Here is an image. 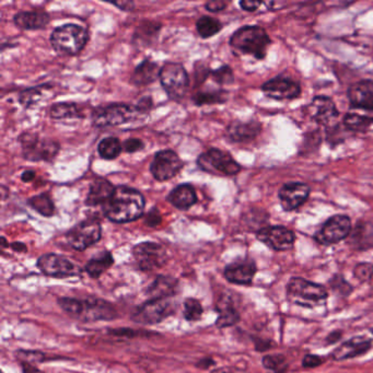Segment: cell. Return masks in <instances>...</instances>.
Segmentation results:
<instances>
[{
    "mask_svg": "<svg viewBox=\"0 0 373 373\" xmlns=\"http://www.w3.org/2000/svg\"><path fill=\"white\" fill-rule=\"evenodd\" d=\"M146 201L144 195L133 187H115L110 201L102 206L104 216L114 224H127L143 216Z\"/></svg>",
    "mask_w": 373,
    "mask_h": 373,
    "instance_id": "6da1fadb",
    "label": "cell"
},
{
    "mask_svg": "<svg viewBox=\"0 0 373 373\" xmlns=\"http://www.w3.org/2000/svg\"><path fill=\"white\" fill-rule=\"evenodd\" d=\"M57 303L67 315L82 322L112 321L118 315L112 303L99 298L63 297L57 300Z\"/></svg>",
    "mask_w": 373,
    "mask_h": 373,
    "instance_id": "7a4b0ae2",
    "label": "cell"
},
{
    "mask_svg": "<svg viewBox=\"0 0 373 373\" xmlns=\"http://www.w3.org/2000/svg\"><path fill=\"white\" fill-rule=\"evenodd\" d=\"M270 35L258 25H246L236 30L230 39V46L234 52L251 55L256 59H264L270 47Z\"/></svg>",
    "mask_w": 373,
    "mask_h": 373,
    "instance_id": "3957f363",
    "label": "cell"
},
{
    "mask_svg": "<svg viewBox=\"0 0 373 373\" xmlns=\"http://www.w3.org/2000/svg\"><path fill=\"white\" fill-rule=\"evenodd\" d=\"M49 41L55 52L67 56H75L86 47L89 41L88 30L74 23L64 25L53 31Z\"/></svg>",
    "mask_w": 373,
    "mask_h": 373,
    "instance_id": "277c9868",
    "label": "cell"
},
{
    "mask_svg": "<svg viewBox=\"0 0 373 373\" xmlns=\"http://www.w3.org/2000/svg\"><path fill=\"white\" fill-rule=\"evenodd\" d=\"M287 293L293 303L307 308L317 307L329 297L324 286L300 277H293L289 280Z\"/></svg>",
    "mask_w": 373,
    "mask_h": 373,
    "instance_id": "5b68a950",
    "label": "cell"
},
{
    "mask_svg": "<svg viewBox=\"0 0 373 373\" xmlns=\"http://www.w3.org/2000/svg\"><path fill=\"white\" fill-rule=\"evenodd\" d=\"M144 115L137 106L128 104L114 103L110 106H100L94 110V124L98 128L113 127V126L123 125L143 118Z\"/></svg>",
    "mask_w": 373,
    "mask_h": 373,
    "instance_id": "8992f818",
    "label": "cell"
},
{
    "mask_svg": "<svg viewBox=\"0 0 373 373\" xmlns=\"http://www.w3.org/2000/svg\"><path fill=\"white\" fill-rule=\"evenodd\" d=\"M159 80L170 99L182 100L189 89V77L182 64L170 62L160 69Z\"/></svg>",
    "mask_w": 373,
    "mask_h": 373,
    "instance_id": "52a82bcc",
    "label": "cell"
},
{
    "mask_svg": "<svg viewBox=\"0 0 373 373\" xmlns=\"http://www.w3.org/2000/svg\"><path fill=\"white\" fill-rule=\"evenodd\" d=\"M197 165L204 172L225 177H234L242 169L230 153L216 148H211L206 153H201L197 159Z\"/></svg>",
    "mask_w": 373,
    "mask_h": 373,
    "instance_id": "ba28073f",
    "label": "cell"
},
{
    "mask_svg": "<svg viewBox=\"0 0 373 373\" xmlns=\"http://www.w3.org/2000/svg\"><path fill=\"white\" fill-rule=\"evenodd\" d=\"M175 309L177 307L170 299H149L138 305L130 317L138 324L155 325L172 317Z\"/></svg>",
    "mask_w": 373,
    "mask_h": 373,
    "instance_id": "9c48e42d",
    "label": "cell"
},
{
    "mask_svg": "<svg viewBox=\"0 0 373 373\" xmlns=\"http://www.w3.org/2000/svg\"><path fill=\"white\" fill-rule=\"evenodd\" d=\"M20 144L23 146L25 159L29 161H47L52 163L59 153V145L52 139H42L35 134L25 133L20 136Z\"/></svg>",
    "mask_w": 373,
    "mask_h": 373,
    "instance_id": "30bf717a",
    "label": "cell"
},
{
    "mask_svg": "<svg viewBox=\"0 0 373 373\" xmlns=\"http://www.w3.org/2000/svg\"><path fill=\"white\" fill-rule=\"evenodd\" d=\"M133 258L141 272L160 270L167 263V250L151 241L136 244L133 248Z\"/></svg>",
    "mask_w": 373,
    "mask_h": 373,
    "instance_id": "8fae6325",
    "label": "cell"
},
{
    "mask_svg": "<svg viewBox=\"0 0 373 373\" xmlns=\"http://www.w3.org/2000/svg\"><path fill=\"white\" fill-rule=\"evenodd\" d=\"M102 236V228L96 219H87L72 227L66 234L67 244L76 251L87 250L98 244Z\"/></svg>",
    "mask_w": 373,
    "mask_h": 373,
    "instance_id": "7c38bea8",
    "label": "cell"
},
{
    "mask_svg": "<svg viewBox=\"0 0 373 373\" xmlns=\"http://www.w3.org/2000/svg\"><path fill=\"white\" fill-rule=\"evenodd\" d=\"M37 265L39 272L47 277H75L82 273V270L79 268V266L59 254L47 253L39 256Z\"/></svg>",
    "mask_w": 373,
    "mask_h": 373,
    "instance_id": "4fadbf2b",
    "label": "cell"
},
{
    "mask_svg": "<svg viewBox=\"0 0 373 373\" xmlns=\"http://www.w3.org/2000/svg\"><path fill=\"white\" fill-rule=\"evenodd\" d=\"M184 167L181 158L173 150H161L156 153L150 165V172L159 182L173 179Z\"/></svg>",
    "mask_w": 373,
    "mask_h": 373,
    "instance_id": "5bb4252c",
    "label": "cell"
},
{
    "mask_svg": "<svg viewBox=\"0 0 373 373\" xmlns=\"http://www.w3.org/2000/svg\"><path fill=\"white\" fill-rule=\"evenodd\" d=\"M351 231V221L348 216L336 215L331 217L315 234L317 244L331 246L346 239Z\"/></svg>",
    "mask_w": 373,
    "mask_h": 373,
    "instance_id": "9a60e30c",
    "label": "cell"
},
{
    "mask_svg": "<svg viewBox=\"0 0 373 373\" xmlns=\"http://www.w3.org/2000/svg\"><path fill=\"white\" fill-rule=\"evenodd\" d=\"M256 238L274 251L291 250L296 241L295 234L282 226L264 227L258 231Z\"/></svg>",
    "mask_w": 373,
    "mask_h": 373,
    "instance_id": "2e32d148",
    "label": "cell"
},
{
    "mask_svg": "<svg viewBox=\"0 0 373 373\" xmlns=\"http://www.w3.org/2000/svg\"><path fill=\"white\" fill-rule=\"evenodd\" d=\"M262 91L267 98L274 100H292L300 96L301 87L292 79L276 77L262 86Z\"/></svg>",
    "mask_w": 373,
    "mask_h": 373,
    "instance_id": "e0dca14e",
    "label": "cell"
},
{
    "mask_svg": "<svg viewBox=\"0 0 373 373\" xmlns=\"http://www.w3.org/2000/svg\"><path fill=\"white\" fill-rule=\"evenodd\" d=\"M311 189L305 183H287L279 189L280 205L285 211L296 210L305 204L309 198Z\"/></svg>",
    "mask_w": 373,
    "mask_h": 373,
    "instance_id": "ac0fdd59",
    "label": "cell"
},
{
    "mask_svg": "<svg viewBox=\"0 0 373 373\" xmlns=\"http://www.w3.org/2000/svg\"><path fill=\"white\" fill-rule=\"evenodd\" d=\"M307 108L309 110L308 114L311 120L327 127L333 125L339 115V110L335 106L334 102L329 96H315Z\"/></svg>",
    "mask_w": 373,
    "mask_h": 373,
    "instance_id": "d6986e66",
    "label": "cell"
},
{
    "mask_svg": "<svg viewBox=\"0 0 373 373\" xmlns=\"http://www.w3.org/2000/svg\"><path fill=\"white\" fill-rule=\"evenodd\" d=\"M258 268L255 262L251 258H242L229 264L225 268V278L236 285H250L253 282Z\"/></svg>",
    "mask_w": 373,
    "mask_h": 373,
    "instance_id": "ffe728a7",
    "label": "cell"
},
{
    "mask_svg": "<svg viewBox=\"0 0 373 373\" xmlns=\"http://www.w3.org/2000/svg\"><path fill=\"white\" fill-rule=\"evenodd\" d=\"M372 347V341L362 336L354 337L345 341L339 348L331 353L334 360L341 361L367 354Z\"/></svg>",
    "mask_w": 373,
    "mask_h": 373,
    "instance_id": "44dd1931",
    "label": "cell"
},
{
    "mask_svg": "<svg viewBox=\"0 0 373 373\" xmlns=\"http://www.w3.org/2000/svg\"><path fill=\"white\" fill-rule=\"evenodd\" d=\"M348 99L353 108L373 110V82L362 80L348 89Z\"/></svg>",
    "mask_w": 373,
    "mask_h": 373,
    "instance_id": "7402d4cb",
    "label": "cell"
},
{
    "mask_svg": "<svg viewBox=\"0 0 373 373\" xmlns=\"http://www.w3.org/2000/svg\"><path fill=\"white\" fill-rule=\"evenodd\" d=\"M262 130V125L258 120L250 122H232L227 127V136L234 143H246L255 139Z\"/></svg>",
    "mask_w": 373,
    "mask_h": 373,
    "instance_id": "603a6c76",
    "label": "cell"
},
{
    "mask_svg": "<svg viewBox=\"0 0 373 373\" xmlns=\"http://www.w3.org/2000/svg\"><path fill=\"white\" fill-rule=\"evenodd\" d=\"M114 191H115V187L108 179H104V177H96L94 179V182L90 184L88 196L86 199L87 206L96 207L99 205L103 206L106 203L110 201Z\"/></svg>",
    "mask_w": 373,
    "mask_h": 373,
    "instance_id": "cb8c5ba5",
    "label": "cell"
},
{
    "mask_svg": "<svg viewBox=\"0 0 373 373\" xmlns=\"http://www.w3.org/2000/svg\"><path fill=\"white\" fill-rule=\"evenodd\" d=\"M179 290V282L171 276L159 275L148 287L149 299H170L175 297Z\"/></svg>",
    "mask_w": 373,
    "mask_h": 373,
    "instance_id": "d4e9b609",
    "label": "cell"
},
{
    "mask_svg": "<svg viewBox=\"0 0 373 373\" xmlns=\"http://www.w3.org/2000/svg\"><path fill=\"white\" fill-rule=\"evenodd\" d=\"M51 21L49 13L43 10L37 11H20L13 17V23L18 27L27 31L44 29Z\"/></svg>",
    "mask_w": 373,
    "mask_h": 373,
    "instance_id": "484cf974",
    "label": "cell"
},
{
    "mask_svg": "<svg viewBox=\"0 0 373 373\" xmlns=\"http://www.w3.org/2000/svg\"><path fill=\"white\" fill-rule=\"evenodd\" d=\"M167 201L179 210H189L196 204V191L191 184H179L170 191Z\"/></svg>",
    "mask_w": 373,
    "mask_h": 373,
    "instance_id": "4316f807",
    "label": "cell"
},
{
    "mask_svg": "<svg viewBox=\"0 0 373 373\" xmlns=\"http://www.w3.org/2000/svg\"><path fill=\"white\" fill-rule=\"evenodd\" d=\"M159 66L157 63L145 59L141 64L138 65L130 77V82L136 87H145L153 82L159 78Z\"/></svg>",
    "mask_w": 373,
    "mask_h": 373,
    "instance_id": "83f0119b",
    "label": "cell"
},
{
    "mask_svg": "<svg viewBox=\"0 0 373 373\" xmlns=\"http://www.w3.org/2000/svg\"><path fill=\"white\" fill-rule=\"evenodd\" d=\"M114 264V258L108 251H103L87 262L84 270L90 277L98 279Z\"/></svg>",
    "mask_w": 373,
    "mask_h": 373,
    "instance_id": "f1b7e54d",
    "label": "cell"
},
{
    "mask_svg": "<svg viewBox=\"0 0 373 373\" xmlns=\"http://www.w3.org/2000/svg\"><path fill=\"white\" fill-rule=\"evenodd\" d=\"M217 312H218V317H217L216 325L219 329L234 327L240 321V313L231 301H221L218 303Z\"/></svg>",
    "mask_w": 373,
    "mask_h": 373,
    "instance_id": "f546056e",
    "label": "cell"
},
{
    "mask_svg": "<svg viewBox=\"0 0 373 373\" xmlns=\"http://www.w3.org/2000/svg\"><path fill=\"white\" fill-rule=\"evenodd\" d=\"M51 118L55 120H67L84 118V115L77 104L64 102L53 106L51 108Z\"/></svg>",
    "mask_w": 373,
    "mask_h": 373,
    "instance_id": "4dcf8cb0",
    "label": "cell"
},
{
    "mask_svg": "<svg viewBox=\"0 0 373 373\" xmlns=\"http://www.w3.org/2000/svg\"><path fill=\"white\" fill-rule=\"evenodd\" d=\"M228 94L224 90H199L193 96V101L196 106H206V104H221L226 102Z\"/></svg>",
    "mask_w": 373,
    "mask_h": 373,
    "instance_id": "1f68e13d",
    "label": "cell"
},
{
    "mask_svg": "<svg viewBox=\"0 0 373 373\" xmlns=\"http://www.w3.org/2000/svg\"><path fill=\"white\" fill-rule=\"evenodd\" d=\"M123 151V145L118 138L106 137L101 140L98 146V153L101 158L106 160H114Z\"/></svg>",
    "mask_w": 373,
    "mask_h": 373,
    "instance_id": "d6a6232c",
    "label": "cell"
},
{
    "mask_svg": "<svg viewBox=\"0 0 373 373\" xmlns=\"http://www.w3.org/2000/svg\"><path fill=\"white\" fill-rule=\"evenodd\" d=\"M27 205L42 216L52 217L55 214L54 203L47 194L35 195L27 199Z\"/></svg>",
    "mask_w": 373,
    "mask_h": 373,
    "instance_id": "836d02e7",
    "label": "cell"
},
{
    "mask_svg": "<svg viewBox=\"0 0 373 373\" xmlns=\"http://www.w3.org/2000/svg\"><path fill=\"white\" fill-rule=\"evenodd\" d=\"M222 29L219 20L215 18L204 15V17L199 18L196 23L197 33L201 39H209V37H214L217 33L220 32Z\"/></svg>",
    "mask_w": 373,
    "mask_h": 373,
    "instance_id": "e575fe53",
    "label": "cell"
},
{
    "mask_svg": "<svg viewBox=\"0 0 373 373\" xmlns=\"http://www.w3.org/2000/svg\"><path fill=\"white\" fill-rule=\"evenodd\" d=\"M49 89V86L33 87V88L27 89L25 91L21 92L19 96V102L23 104V108H31L39 103L42 100L45 91Z\"/></svg>",
    "mask_w": 373,
    "mask_h": 373,
    "instance_id": "d590c367",
    "label": "cell"
},
{
    "mask_svg": "<svg viewBox=\"0 0 373 373\" xmlns=\"http://www.w3.org/2000/svg\"><path fill=\"white\" fill-rule=\"evenodd\" d=\"M373 124V118L358 115V114H346L344 118L345 127L351 132L361 133L368 129Z\"/></svg>",
    "mask_w": 373,
    "mask_h": 373,
    "instance_id": "8d00e7d4",
    "label": "cell"
},
{
    "mask_svg": "<svg viewBox=\"0 0 373 373\" xmlns=\"http://www.w3.org/2000/svg\"><path fill=\"white\" fill-rule=\"evenodd\" d=\"M204 315V308L199 300L195 298H187L184 301L183 317L187 322H197Z\"/></svg>",
    "mask_w": 373,
    "mask_h": 373,
    "instance_id": "74e56055",
    "label": "cell"
},
{
    "mask_svg": "<svg viewBox=\"0 0 373 373\" xmlns=\"http://www.w3.org/2000/svg\"><path fill=\"white\" fill-rule=\"evenodd\" d=\"M263 366L275 373H286L288 369L287 360L282 355H267L263 358Z\"/></svg>",
    "mask_w": 373,
    "mask_h": 373,
    "instance_id": "f35d334b",
    "label": "cell"
},
{
    "mask_svg": "<svg viewBox=\"0 0 373 373\" xmlns=\"http://www.w3.org/2000/svg\"><path fill=\"white\" fill-rule=\"evenodd\" d=\"M209 77H211L213 80L220 86H227L234 82V72L229 66H222L216 70H210Z\"/></svg>",
    "mask_w": 373,
    "mask_h": 373,
    "instance_id": "ab89813d",
    "label": "cell"
},
{
    "mask_svg": "<svg viewBox=\"0 0 373 373\" xmlns=\"http://www.w3.org/2000/svg\"><path fill=\"white\" fill-rule=\"evenodd\" d=\"M161 25L157 23H151V21H145L138 27L137 31L135 33V37H139L140 41L144 39H149L151 37H155L159 33Z\"/></svg>",
    "mask_w": 373,
    "mask_h": 373,
    "instance_id": "60d3db41",
    "label": "cell"
},
{
    "mask_svg": "<svg viewBox=\"0 0 373 373\" xmlns=\"http://www.w3.org/2000/svg\"><path fill=\"white\" fill-rule=\"evenodd\" d=\"M354 275L359 282H369L373 277V264L360 263L356 265L354 270Z\"/></svg>",
    "mask_w": 373,
    "mask_h": 373,
    "instance_id": "b9f144b4",
    "label": "cell"
},
{
    "mask_svg": "<svg viewBox=\"0 0 373 373\" xmlns=\"http://www.w3.org/2000/svg\"><path fill=\"white\" fill-rule=\"evenodd\" d=\"M144 147H145V144L143 143V140L137 139V138H130L123 144V149L128 153H137L139 150H143Z\"/></svg>",
    "mask_w": 373,
    "mask_h": 373,
    "instance_id": "7bdbcfd3",
    "label": "cell"
},
{
    "mask_svg": "<svg viewBox=\"0 0 373 373\" xmlns=\"http://www.w3.org/2000/svg\"><path fill=\"white\" fill-rule=\"evenodd\" d=\"M163 218H161V215H160L159 210L156 208L151 209V210L148 213L147 216H146L145 224L148 227H157L161 224Z\"/></svg>",
    "mask_w": 373,
    "mask_h": 373,
    "instance_id": "ee69618b",
    "label": "cell"
},
{
    "mask_svg": "<svg viewBox=\"0 0 373 373\" xmlns=\"http://www.w3.org/2000/svg\"><path fill=\"white\" fill-rule=\"evenodd\" d=\"M323 364V358H321L317 355H305L303 361H302V366L305 368H317Z\"/></svg>",
    "mask_w": 373,
    "mask_h": 373,
    "instance_id": "f6af8a7d",
    "label": "cell"
},
{
    "mask_svg": "<svg viewBox=\"0 0 373 373\" xmlns=\"http://www.w3.org/2000/svg\"><path fill=\"white\" fill-rule=\"evenodd\" d=\"M153 103L151 98H150V96H146V98L141 99L136 106H137L138 110L146 116L149 113L150 110L153 108Z\"/></svg>",
    "mask_w": 373,
    "mask_h": 373,
    "instance_id": "bcb514c9",
    "label": "cell"
},
{
    "mask_svg": "<svg viewBox=\"0 0 373 373\" xmlns=\"http://www.w3.org/2000/svg\"><path fill=\"white\" fill-rule=\"evenodd\" d=\"M137 333L138 331L127 329V327H125V329H110V331H108V334L118 337H133L134 335L137 334Z\"/></svg>",
    "mask_w": 373,
    "mask_h": 373,
    "instance_id": "7dc6e473",
    "label": "cell"
},
{
    "mask_svg": "<svg viewBox=\"0 0 373 373\" xmlns=\"http://www.w3.org/2000/svg\"><path fill=\"white\" fill-rule=\"evenodd\" d=\"M227 5H228V4L225 3V1H210V3H207L206 5H205V8H206L208 11H210V13H216L226 9Z\"/></svg>",
    "mask_w": 373,
    "mask_h": 373,
    "instance_id": "c3c4849f",
    "label": "cell"
},
{
    "mask_svg": "<svg viewBox=\"0 0 373 373\" xmlns=\"http://www.w3.org/2000/svg\"><path fill=\"white\" fill-rule=\"evenodd\" d=\"M262 5L263 3H260V1H241L240 3L241 8L246 11H250V13H254Z\"/></svg>",
    "mask_w": 373,
    "mask_h": 373,
    "instance_id": "681fc988",
    "label": "cell"
},
{
    "mask_svg": "<svg viewBox=\"0 0 373 373\" xmlns=\"http://www.w3.org/2000/svg\"><path fill=\"white\" fill-rule=\"evenodd\" d=\"M214 359L211 357H206V358L201 359V360L197 361L196 367L198 369H203V370H207V369L210 368V367L215 366Z\"/></svg>",
    "mask_w": 373,
    "mask_h": 373,
    "instance_id": "f907efd6",
    "label": "cell"
},
{
    "mask_svg": "<svg viewBox=\"0 0 373 373\" xmlns=\"http://www.w3.org/2000/svg\"><path fill=\"white\" fill-rule=\"evenodd\" d=\"M110 4L120 8V10H124V11H133L134 8H135V4L132 3V1H120V3Z\"/></svg>",
    "mask_w": 373,
    "mask_h": 373,
    "instance_id": "816d5d0a",
    "label": "cell"
},
{
    "mask_svg": "<svg viewBox=\"0 0 373 373\" xmlns=\"http://www.w3.org/2000/svg\"><path fill=\"white\" fill-rule=\"evenodd\" d=\"M211 373H246L244 371L240 370L234 367H222V368L216 369V370L211 371Z\"/></svg>",
    "mask_w": 373,
    "mask_h": 373,
    "instance_id": "f5cc1de1",
    "label": "cell"
},
{
    "mask_svg": "<svg viewBox=\"0 0 373 373\" xmlns=\"http://www.w3.org/2000/svg\"><path fill=\"white\" fill-rule=\"evenodd\" d=\"M35 175H37L35 171H33V170H27V171H25V172L23 173V175H21V179H23V182L25 183L32 182L33 179H35Z\"/></svg>",
    "mask_w": 373,
    "mask_h": 373,
    "instance_id": "db71d44e",
    "label": "cell"
},
{
    "mask_svg": "<svg viewBox=\"0 0 373 373\" xmlns=\"http://www.w3.org/2000/svg\"><path fill=\"white\" fill-rule=\"evenodd\" d=\"M10 248H13L15 252H18V253H25L27 251V246L23 242H13V244H10Z\"/></svg>",
    "mask_w": 373,
    "mask_h": 373,
    "instance_id": "11a10c76",
    "label": "cell"
},
{
    "mask_svg": "<svg viewBox=\"0 0 373 373\" xmlns=\"http://www.w3.org/2000/svg\"><path fill=\"white\" fill-rule=\"evenodd\" d=\"M341 337V331H333L331 334L327 336V341L329 344H335L337 341H339Z\"/></svg>",
    "mask_w": 373,
    "mask_h": 373,
    "instance_id": "9f6ffc18",
    "label": "cell"
},
{
    "mask_svg": "<svg viewBox=\"0 0 373 373\" xmlns=\"http://www.w3.org/2000/svg\"><path fill=\"white\" fill-rule=\"evenodd\" d=\"M23 367V373H39V369L32 365L21 364Z\"/></svg>",
    "mask_w": 373,
    "mask_h": 373,
    "instance_id": "6f0895ef",
    "label": "cell"
},
{
    "mask_svg": "<svg viewBox=\"0 0 373 373\" xmlns=\"http://www.w3.org/2000/svg\"><path fill=\"white\" fill-rule=\"evenodd\" d=\"M1 373H4L3 371H1Z\"/></svg>",
    "mask_w": 373,
    "mask_h": 373,
    "instance_id": "680465c9",
    "label": "cell"
}]
</instances>
